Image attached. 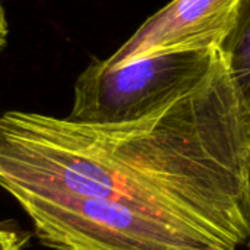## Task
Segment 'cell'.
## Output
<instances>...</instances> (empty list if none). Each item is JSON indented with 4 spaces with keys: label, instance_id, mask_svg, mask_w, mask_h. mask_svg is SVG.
<instances>
[{
    "label": "cell",
    "instance_id": "cell-1",
    "mask_svg": "<svg viewBox=\"0 0 250 250\" xmlns=\"http://www.w3.org/2000/svg\"><path fill=\"white\" fill-rule=\"evenodd\" d=\"M250 136L221 57L190 94L152 117L86 125L31 111L0 116V188L13 198L126 201L220 250L246 243Z\"/></svg>",
    "mask_w": 250,
    "mask_h": 250
},
{
    "label": "cell",
    "instance_id": "cell-2",
    "mask_svg": "<svg viewBox=\"0 0 250 250\" xmlns=\"http://www.w3.org/2000/svg\"><path fill=\"white\" fill-rule=\"evenodd\" d=\"M41 245L53 250H220L145 207L95 198H15Z\"/></svg>",
    "mask_w": 250,
    "mask_h": 250
},
{
    "label": "cell",
    "instance_id": "cell-5",
    "mask_svg": "<svg viewBox=\"0 0 250 250\" xmlns=\"http://www.w3.org/2000/svg\"><path fill=\"white\" fill-rule=\"evenodd\" d=\"M218 51L250 136V0H240L233 26Z\"/></svg>",
    "mask_w": 250,
    "mask_h": 250
},
{
    "label": "cell",
    "instance_id": "cell-8",
    "mask_svg": "<svg viewBox=\"0 0 250 250\" xmlns=\"http://www.w3.org/2000/svg\"><path fill=\"white\" fill-rule=\"evenodd\" d=\"M6 35H7V25H6L4 10H3L1 0H0V50L3 48V45L6 42Z\"/></svg>",
    "mask_w": 250,
    "mask_h": 250
},
{
    "label": "cell",
    "instance_id": "cell-7",
    "mask_svg": "<svg viewBox=\"0 0 250 250\" xmlns=\"http://www.w3.org/2000/svg\"><path fill=\"white\" fill-rule=\"evenodd\" d=\"M242 215L248 233L246 239V246L250 248V154L248 160V167H246V177H245V190H243V201H242Z\"/></svg>",
    "mask_w": 250,
    "mask_h": 250
},
{
    "label": "cell",
    "instance_id": "cell-6",
    "mask_svg": "<svg viewBox=\"0 0 250 250\" xmlns=\"http://www.w3.org/2000/svg\"><path fill=\"white\" fill-rule=\"evenodd\" d=\"M28 242V236L0 224V250H22Z\"/></svg>",
    "mask_w": 250,
    "mask_h": 250
},
{
    "label": "cell",
    "instance_id": "cell-4",
    "mask_svg": "<svg viewBox=\"0 0 250 250\" xmlns=\"http://www.w3.org/2000/svg\"><path fill=\"white\" fill-rule=\"evenodd\" d=\"M240 0H171L148 18L105 63L122 66L166 51L220 48Z\"/></svg>",
    "mask_w": 250,
    "mask_h": 250
},
{
    "label": "cell",
    "instance_id": "cell-3",
    "mask_svg": "<svg viewBox=\"0 0 250 250\" xmlns=\"http://www.w3.org/2000/svg\"><path fill=\"white\" fill-rule=\"evenodd\" d=\"M218 60L217 48L166 51L114 67L92 60L76 79L67 119L122 125L152 117L195 91Z\"/></svg>",
    "mask_w": 250,
    "mask_h": 250
}]
</instances>
